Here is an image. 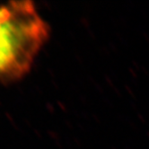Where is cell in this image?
<instances>
[{
    "instance_id": "cell-1",
    "label": "cell",
    "mask_w": 149,
    "mask_h": 149,
    "mask_svg": "<svg viewBox=\"0 0 149 149\" xmlns=\"http://www.w3.org/2000/svg\"><path fill=\"white\" fill-rule=\"evenodd\" d=\"M46 37V24L31 2L0 6V74H24Z\"/></svg>"
}]
</instances>
